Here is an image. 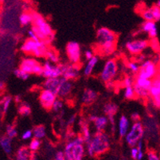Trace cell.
<instances>
[{
	"mask_svg": "<svg viewBox=\"0 0 160 160\" xmlns=\"http://www.w3.org/2000/svg\"><path fill=\"white\" fill-rule=\"evenodd\" d=\"M32 14H33V21L31 29L35 32L40 40L45 41L49 45L55 40V33L51 26L39 13L32 11Z\"/></svg>",
	"mask_w": 160,
	"mask_h": 160,
	"instance_id": "2",
	"label": "cell"
},
{
	"mask_svg": "<svg viewBox=\"0 0 160 160\" xmlns=\"http://www.w3.org/2000/svg\"><path fill=\"white\" fill-rule=\"evenodd\" d=\"M135 84L137 85L138 86L141 87V88H146V89H150V88L152 85V81L151 79H147V78H140L139 76H137L135 78Z\"/></svg>",
	"mask_w": 160,
	"mask_h": 160,
	"instance_id": "28",
	"label": "cell"
},
{
	"mask_svg": "<svg viewBox=\"0 0 160 160\" xmlns=\"http://www.w3.org/2000/svg\"><path fill=\"white\" fill-rule=\"evenodd\" d=\"M42 77L45 78H55L62 77V69L60 63L54 64L46 60L43 63Z\"/></svg>",
	"mask_w": 160,
	"mask_h": 160,
	"instance_id": "13",
	"label": "cell"
},
{
	"mask_svg": "<svg viewBox=\"0 0 160 160\" xmlns=\"http://www.w3.org/2000/svg\"><path fill=\"white\" fill-rule=\"evenodd\" d=\"M99 62V58L97 56H94L89 59V60L87 61V63L85 65V68H84V70H83V74L85 77H89L92 74L93 72L94 69L95 67L97 66V63Z\"/></svg>",
	"mask_w": 160,
	"mask_h": 160,
	"instance_id": "21",
	"label": "cell"
},
{
	"mask_svg": "<svg viewBox=\"0 0 160 160\" xmlns=\"http://www.w3.org/2000/svg\"><path fill=\"white\" fill-rule=\"evenodd\" d=\"M147 157H148V159L149 160H159L160 157L156 152L153 151H148V154H147Z\"/></svg>",
	"mask_w": 160,
	"mask_h": 160,
	"instance_id": "46",
	"label": "cell"
},
{
	"mask_svg": "<svg viewBox=\"0 0 160 160\" xmlns=\"http://www.w3.org/2000/svg\"><path fill=\"white\" fill-rule=\"evenodd\" d=\"M138 155H139V149L136 146L132 147L130 150V156L132 159L137 160L138 159Z\"/></svg>",
	"mask_w": 160,
	"mask_h": 160,
	"instance_id": "45",
	"label": "cell"
},
{
	"mask_svg": "<svg viewBox=\"0 0 160 160\" xmlns=\"http://www.w3.org/2000/svg\"><path fill=\"white\" fill-rule=\"evenodd\" d=\"M133 87H134V89H135V92H136V97H139V98L145 99V98H148V97L150 96V92L148 89L141 88V87L138 86V85H136V84H134Z\"/></svg>",
	"mask_w": 160,
	"mask_h": 160,
	"instance_id": "32",
	"label": "cell"
},
{
	"mask_svg": "<svg viewBox=\"0 0 160 160\" xmlns=\"http://www.w3.org/2000/svg\"><path fill=\"white\" fill-rule=\"evenodd\" d=\"M19 68L22 70L26 71L30 74H35V75L42 77L43 65H41L35 58H25L21 61Z\"/></svg>",
	"mask_w": 160,
	"mask_h": 160,
	"instance_id": "7",
	"label": "cell"
},
{
	"mask_svg": "<svg viewBox=\"0 0 160 160\" xmlns=\"http://www.w3.org/2000/svg\"><path fill=\"white\" fill-rule=\"evenodd\" d=\"M61 81H62V77L55 78H46L42 84V88L50 90V91L53 92L54 93L57 94Z\"/></svg>",
	"mask_w": 160,
	"mask_h": 160,
	"instance_id": "20",
	"label": "cell"
},
{
	"mask_svg": "<svg viewBox=\"0 0 160 160\" xmlns=\"http://www.w3.org/2000/svg\"><path fill=\"white\" fill-rule=\"evenodd\" d=\"M85 144L89 145L93 150L96 156H101L108 151L111 147V139L104 132H97L94 134L90 142Z\"/></svg>",
	"mask_w": 160,
	"mask_h": 160,
	"instance_id": "4",
	"label": "cell"
},
{
	"mask_svg": "<svg viewBox=\"0 0 160 160\" xmlns=\"http://www.w3.org/2000/svg\"><path fill=\"white\" fill-rule=\"evenodd\" d=\"M4 1H5V0H0V2H1V3H2V2H3Z\"/></svg>",
	"mask_w": 160,
	"mask_h": 160,
	"instance_id": "61",
	"label": "cell"
},
{
	"mask_svg": "<svg viewBox=\"0 0 160 160\" xmlns=\"http://www.w3.org/2000/svg\"><path fill=\"white\" fill-rule=\"evenodd\" d=\"M22 98L21 95H17V96H15V97H14V101H15V103H17V104H19L22 101Z\"/></svg>",
	"mask_w": 160,
	"mask_h": 160,
	"instance_id": "56",
	"label": "cell"
},
{
	"mask_svg": "<svg viewBox=\"0 0 160 160\" xmlns=\"http://www.w3.org/2000/svg\"><path fill=\"white\" fill-rule=\"evenodd\" d=\"M152 100H153L154 104H155L157 108H160V95L157 96V97H153Z\"/></svg>",
	"mask_w": 160,
	"mask_h": 160,
	"instance_id": "54",
	"label": "cell"
},
{
	"mask_svg": "<svg viewBox=\"0 0 160 160\" xmlns=\"http://www.w3.org/2000/svg\"><path fill=\"white\" fill-rule=\"evenodd\" d=\"M13 97L10 95H5L1 100V105H2V112L7 114L10 108L11 103L13 101Z\"/></svg>",
	"mask_w": 160,
	"mask_h": 160,
	"instance_id": "30",
	"label": "cell"
},
{
	"mask_svg": "<svg viewBox=\"0 0 160 160\" xmlns=\"http://www.w3.org/2000/svg\"><path fill=\"white\" fill-rule=\"evenodd\" d=\"M136 62H139V64L142 63V62H144V61H146V56H145L144 54H142V53H140V54L137 55V58H136Z\"/></svg>",
	"mask_w": 160,
	"mask_h": 160,
	"instance_id": "53",
	"label": "cell"
},
{
	"mask_svg": "<svg viewBox=\"0 0 160 160\" xmlns=\"http://www.w3.org/2000/svg\"><path fill=\"white\" fill-rule=\"evenodd\" d=\"M156 5H158V7H160V0H158V1H157V2H156Z\"/></svg>",
	"mask_w": 160,
	"mask_h": 160,
	"instance_id": "60",
	"label": "cell"
},
{
	"mask_svg": "<svg viewBox=\"0 0 160 160\" xmlns=\"http://www.w3.org/2000/svg\"><path fill=\"white\" fill-rule=\"evenodd\" d=\"M151 10L152 11V14L154 16V21L159 22L160 21V7L158 5H154L151 7Z\"/></svg>",
	"mask_w": 160,
	"mask_h": 160,
	"instance_id": "42",
	"label": "cell"
},
{
	"mask_svg": "<svg viewBox=\"0 0 160 160\" xmlns=\"http://www.w3.org/2000/svg\"><path fill=\"white\" fill-rule=\"evenodd\" d=\"M62 69V77L69 81L76 80L80 76V66L79 64L69 63H60Z\"/></svg>",
	"mask_w": 160,
	"mask_h": 160,
	"instance_id": "14",
	"label": "cell"
},
{
	"mask_svg": "<svg viewBox=\"0 0 160 160\" xmlns=\"http://www.w3.org/2000/svg\"><path fill=\"white\" fill-rule=\"evenodd\" d=\"M156 22L144 21L141 24L140 30L144 33H148L150 38H155L158 36V29H157Z\"/></svg>",
	"mask_w": 160,
	"mask_h": 160,
	"instance_id": "17",
	"label": "cell"
},
{
	"mask_svg": "<svg viewBox=\"0 0 160 160\" xmlns=\"http://www.w3.org/2000/svg\"><path fill=\"white\" fill-rule=\"evenodd\" d=\"M149 46H151V49L154 50L155 53H159L160 52V44L157 38H151L149 42Z\"/></svg>",
	"mask_w": 160,
	"mask_h": 160,
	"instance_id": "40",
	"label": "cell"
},
{
	"mask_svg": "<svg viewBox=\"0 0 160 160\" xmlns=\"http://www.w3.org/2000/svg\"><path fill=\"white\" fill-rule=\"evenodd\" d=\"M104 85H105V88L108 90H109V91H112L115 88V87H116V83H115V81L113 80L107 81V82L104 83Z\"/></svg>",
	"mask_w": 160,
	"mask_h": 160,
	"instance_id": "48",
	"label": "cell"
},
{
	"mask_svg": "<svg viewBox=\"0 0 160 160\" xmlns=\"http://www.w3.org/2000/svg\"><path fill=\"white\" fill-rule=\"evenodd\" d=\"M145 134L144 127L140 121L133 122L131 128L125 136V142L130 148L137 145L139 140L143 139Z\"/></svg>",
	"mask_w": 160,
	"mask_h": 160,
	"instance_id": "6",
	"label": "cell"
},
{
	"mask_svg": "<svg viewBox=\"0 0 160 160\" xmlns=\"http://www.w3.org/2000/svg\"><path fill=\"white\" fill-rule=\"evenodd\" d=\"M14 75L18 79L22 80V81H27L30 78V74L27 72L26 71L22 70L21 68H18V69H16L14 70Z\"/></svg>",
	"mask_w": 160,
	"mask_h": 160,
	"instance_id": "34",
	"label": "cell"
},
{
	"mask_svg": "<svg viewBox=\"0 0 160 160\" xmlns=\"http://www.w3.org/2000/svg\"><path fill=\"white\" fill-rule=\"evenodd\" d=\"M117 38V34L107 27L97 29L96 38L100 55L108 57L115 53Z\"/></svg>",
	"mask_w": 160,
	"mask_h": 160,
	"instance_id": "1",
	"label": "cell"
},
{
	"mask_svg": "<svg viewBox=\"0 0 160 160\" xmlns=\"http://www.w3.org/2000/svg\"><path fill=\"white\" fill-rule=\"evenodd\" d=\"M31 106L27 101H22L18 107V112L22 117H27L31 114Z\"/></svg>",
	"mask_w": 160,
	"mask_h": 160,
	"instance_id": "27",
	"label": "cell"
},
{
	"mask_svg": "<svg viewBox=\"0 0 160 160\" xmlns=\"http://www.w3.org/2000/svg\"><path fill=\"white\" fill-rule=\"evenodd\" d=\"M58 96L53 92L46 88H43L39 94V103L41 106L46 110H51Z\"/></svg>",
	"mask_w": 160,
	"mask_h": 160,
	"instance_id": "12",
	"label": "cell"
},
{
	"mask_svg": "<svg viewBox=\"0 0 160 160\" xmlns=\"http://www.w3.org/2000/svg\"><path fill=\"white\" fill-rule=\"evenodd\" d=\"M79 127L80 131H81V135L84 138V139H85V143L90 142L92 137V135L91 132H90L89 125H88V122L85 119L81 118V120H79Z\"/></svg>",
	"mask_w": 160,
	"mask_h": 160,
	"instance_id": "19",
	"label": "cell"
},
{
	"mask_svg": "<svg viewBox=\"0 0 160 160\" xmlns=\"http://www.w3.org/2000/svg\"><path fill=\"white\" fill-rule=\"evenodd\" d=\"M3 88H4V84L2 81H1V82H0V88H1V90H2L3 89Z\"/></svg>",
	"mask_w": 160,
	"mask_h": 160,
	"instance_id": "59",
	"label": "cell"
},
{
	"mask_svg": "<svg viewBox=\"0 0 160 160\" xmlns=\"http://www.w3.org/2000/svg\"><path fill=\"white\" fill-rule=\"evenodd\" d=\"M76 120H77V115L76 114H72L69 116V120L67 121V125L68 126H72V125L75 123Z\"/></svg>",
	"mask_w": 160,
	"mask_h": 160,
	"instance_id": "51",
	"label": "cell"
},
{
	"mask_svg": "<svg viewBox=\"0 0 160 160\" xmlns=\"http://www.w3.org/2000/svg\"><path fill=\"white\" fill-rule=\"evenodd\" d=\"M63 108H64V101L62 100V98L58 97L57 100H55V102L54 104H53L52 109H53L55 112H61L62 110H63Z\"/></svg>",
	"mask_w": 160,
	"mask_h": 160,
	"instance_id": "39",
	"label": "cell"
},
{
	"mask_svg": "<svg viewBox=\"0 0 160 160\" xmlns=\"http://www.w3.org/2000/svg\"><path fill=\"white\" fill-rule=\"evenodd\" d=\"M12 139L7 135L2 136L0 139V147L4 153L7 155H10L12 153Z\"/></svg>",
	"mask_w": 160,
	"mask_h": 160,
	"instance_id": "23",
	"label": "cell"
},
{
	"mask_svg": "<svg viewBox=\"0 0 160 160\" xmlns=\"http://www.w3.org/2000/svg\"><path fill=\"white\" fill-rule=\"evenodd\" d=\"M97 117H98V116H97V115L92 114V115H90V116H88V120L89 122H91V123H93V122L97 120Z\"/></svg>",
	"mask_w": 160,
	"mask_h": 160,
	"instance_id": "55",
	"label": "cell"
},
{
	"mask_svg": "<svg viewBox=\"0 0 160 160\" xmlns=\"http://www.w3.org/2000/svg\"><path fill=\"white\" fill-rule=\"evenodd\" d=\"M157 71V64H155L153 60L147 59L140 64V69L137 76L140 78L152 80L156 76Z\"/></svg>",
	"mask_w": 160,
	"mask_h": 160,
	"instance_id": "10",
	"label": "cell"
},
{
	"mask_svg": "<svg viewBox=\"0 0 160 160\" xmlns=\"http://www.w3.org/2000/svg\"><path fill=\"white\" fill-rule=\"evenodd\" d=\"M66 160H81L86 154L85 142L84 138L80 136H74L68 140L64 148Z\"/></svg>",
	"mask_w": 160,
	"mask_h": 160,
	"instance_id": "3",
	"label": "cell"
},
{
	"mask_svg": "<svg viewBox=\"0 0 160 160\" xmlns=\"http://www.w3.org/2000/svg\"><path fill=\"white\" fill-rule=\"evenodd\" d=\"M118 72V64L115 59L111 58L105 62L100 72V78L104 83L112 81L116 78Z\"/></svg>",
	"mask_w": 160,
	"mask_h": 160,
	"instance_id": "8",
	"label": "cell"
},
{
	"mask_svg": "<svg viewBox=\"0 0 160 160\" xmlns=\"http://www.w3.org/2000/svg\"><path fill=\"white\" fill-rule=\"evenodd\" d=\"M27 34H28V37L30 38L33 39V40L34 41H40V38H38V36L36 34V33L34 31H33L32 29H30V30H28V32H27Z\"/></svg>",
	"mask_w": 160,
	"mask_h": 160,
	"instance_id": "49",
	"label": "cell"
},
{
	"mask_svg": "<svg viewBox=\"0 0 160 160\" xmlns=\"http://www.w3.org/2000/svg\"><path fill=\"white\" fill-rule=\"evenodd\" d=\"M33 138L42 139L46 136V129L44 125H38L33 128Z\"/></svg>",
	"mask_w": 160,
	"mask_h": 160,
	"instance_id": "29",
	"label": "cell"
},
{
	"mask_svg": "<svg viewBox=\"0 0 160 160\" xmlns=\"http://www.w3.org/2000/svg\"><path fill=\"white\" fill-rule=\"evenodd\" d=\"M94 127L97 132H104L109 124L108 117L107 116H98L97 120L93 122Z\"/></svg>",
	"mask_w": 160,
	"mask_h": 160,
	"instance_id": "22",
	"label": "cell"
},
{
	"mask_svg": "<svg viewBox=\"0 0 160 160\" xmlns=\"http://www.w3.org/2000/svg\"><path fill=\"white\" fill-rule=\"evenodd\" d=\"M143 158H144V152H143V150H139V155H138L137 160H142Z\"/></svg>",
	"mask_w": 160,
	"mask_h": 160,
	"instance_id": "57",
	"label": "cell"
},
{
	"mask_svg": "<svg viewBox=\"0 0 160 160\" xmlns=\"http://www.w3.org/2000/svg\"><path fill=\"white\" fill-rule=\"evenodd\" d=\"M149 92L150 97H151L152 98L160 95V86L159 85H155V84L152 83V85H151V87L149 89Z\"/></svg>",
	"mask_w": 160,
	"mask_h": 160,
	"instance_id": "41",
	"label": "cell"
},
{
	"mask_svg": "<svg viewBox=\"0 0 160 160\" xmlns=\"http://www.w3.org/2000/svg\"><path fill=\"white\" fill-rule=\"evenodd\" d=\"M141 16L145 21H154V16L151 10V7L142 10V13H141Z\"/></svg>",
	"mask_w": 160,
	"mask_h": 160,
	"instance_id": "38",
	"label": "cell"
},
{
	"mask_svg": "<svg viewBox=\"0 0 160 160\" xmlns=\"http://www.w3.org/2000/svg\"><path fill=\"white\" fill-rule=\"evenodd\" d=\"M135 84V79L132 76H126L123 80V85L124 87L133 86Z\"/></svg>",
	"mask_w": 160,
	"mask_h": 160,
	"instance_id": "43",
	"label": "cell"
},
{
	"mask_svg": "<svg viewBox=\"0 0 160 160\" xmlns=\"http://www.w3.org/2000/svg\"><path fill=\"white\" fill-rule=\"evenodd\" d=\"M119 111V106L113 102L106 103L103 107V112L107 116H116V113Z\"/></svg>",
	"mask_w": 160,
	"mask_h": 160,
	"instance_id": "25",
	"label": "cell"
},
{
	"mask_svg": "<svg viewBox=\"0 0 160 160\" xmlns=\"http://www.w3.org/2000/svg\"><path fill=\"white\" fill-rule=\"evenodd\" d=\"M65 53L69 62L81 65V48L79 43L75 41L69 42L65 47Z\"/></svg>",
	"mask_w": 160,
	"mask_h": 160,
	"instance_id": "9",
	"label": "cell"
},
{
	"mask_svg": "<svg viewBox=\"0 0 160 160\" xmlns=\"http://www.w3.org/2000/svg\"><path fill=\"white\" fill-rule=\"evenodd\" d=\"M118 135L120 138H125L131 128L130 120L124 115H122L118 120Z\"/></svg>",
	"mask_w": 160,
	"mask_h": 160,
	"instance_id": "16",
	"label": "cell"
},
{
	"mask_svg": "<svg viewBox=\"0 0 160 160\" xmlns=\"http://www.w3.org/2000/svg\"><path fill=\"white\" fill-rule=\"evenodd\" d=\"M48 49V44L45 41H34L30 38L20 46V50L23 53L33 55L36 58H43L46 56Z\"/></svg>",
	"mask_w": 160,
	"mask_h": 160,
	"instance_id": "5",
	"label": "cell"
},
{
	"mask_svg": "<svg viewBox=\"0 0 160 160\" xmlns=\"http://www.w3.org/2000/svg\"><path fill=\"white\" fill-rule=\"evenodd\" d=\"M33 155V151H30L29 147H22L16 152L15 158L17 160H29L31 159L32 155Z\"/></svg>",
	"mask_w": 160,
	"mask_h": 160,
	"instance_id": "24",
	"label": "cell"
},
{
	"mask_svg": "<svg viewBox=\"0 0 160 160\" xmlns=\"http://www.w3.org/2000/svg\"><path fill=\"white\" fill-rule=\"evenodd\" d=\"M41 144H42V142H41V139H36V138H33L30 140V144H29V148L30 149V151H33V152H36L38 150H39L40 148Z\"/></svg>",
	"mask_w": 160,
	"mask_h": 160,
	"instance_id": "36",
	"label": "cell"
},
{
	"mask_svg": "<svg viewBox=\"0 0 160 160\" xmlns=\"http://www.w3.org/2000/svg\"><path fill=\"white\" fill-rule=\"evenodd\" d=\"M149 46V42L146 39H136V40L128 42L125 44L126 49L134 56H137L142 53L143 50Z\"/></svg>",
	"mask_w": 160,
	"mask_h": 160,
	"instance_id": "11",
	"label": "cell"
},
{
	"mask_svg": "<svg viewBox=\"0 0 160 160\" xmlns=\"http://www.w3.org/2000/svg\"><path fill=\"white\" fill-rule=\"evenodd\" d=\"M6 135L11 139H14L18 136V131L13 125L8 124L6 126Z\"/></svg>",
	"mask_w": 160,
	"mask_h": 160,
	"instance_id": "35",
	"label": "cell"
},
{
	"mask_svg": "<svg viewBox=\"0 0 160 160\" xmlns=\"http://www.w3.org/2000/svg\"><path fill=\"white\" fill-rule=\"evenodd\" d=\"M140 114H139V112H135L132 113V115H131V120L133 122L140 121Z\"/></svg>",
	"mask_w": 160,
	"mask_h": 160,
	"instance_id": "50",
	"label": "cell"
},
{
	"mask_svg": "<svg viewBox=\"0 0 160 160\" xmlns=\"http://www.w3.org/2000/svg\"><path fill=\"white\" fill-rule=\"evenodd\" d=\"M84 55H85V58L87 61L89 60L92 57L95 56L93 51H92L91 49H87V50H85V53H84Z\"/></svg>",
	"mask_w": 160,
	"mask_h": 160,
	"instance_id": "52",
	"label": "cell"
},
{
	"mask_svg": "<svg viewBox=\"0 0 160 160\" xmlns=\"http://www.w3.org/2000/svg\"><path fill=\"white\" fill-rule=\"evenodd\" d=\"M45 58H46V60L49 61V62H52V63L58 64L59 62H60V58H59L58 53H57L55 50L51 49H48Z\"/></svg>",
	"mask_w": 160,
	"mask_h": 160,
	"instance_id": "31",
	"label": "cell"
},
{
	"mask_svg": "<svg viewBox=\"0 0 160 160\" xmlns=\"http://www.w3.org/2000/svg\"><path fill=\"white\" fill-rule=\"evenodd\" d=\"M153 62H155V64H157L158 62H160V57L158 56V55H156V56L155 57V58L153 59Z\"/></svg>",
	"mask_w": 160,
	"mask_h": 160,
	"instance_id": "58",
	"label": "cell"
},
{
	"mask_svg": "<svg viewBox=\"0 0 160 160\" xmlns=\"http://www.w3.org/2000/svg\"><path fill=\"white\" fill-rule=\"evenodd\" d=\"M33 137V129H27V130H26L22 134L21 136L22 139H23V140H29V139H31Z\"/></svg>",
	"mask_w": 160,
	"mask_h": 160,
	"instance_id": "44",
	"label": "cell"
},
{
	"mask_svg": "<svg viewBox=\"0 0 160 160\" xmlns=\"http://www.w3.org/2000/svg\"><path fill=\"white\" fill-rule=\"evenodd\" d=\"M98 98V93L94 89L85 88L81 96V103L85 105H90L96 102Z\"/></svg>",
	"mask_w": 160,
	"mask_h": 160,
	"instance_id": "18",
	"label": "cell"
},
{
	"mask_svg": "<svg viewBox=\"0 0 160 160\" xmlns=\"http://www.w3.org/2000/svg\"><path fill=\"white\" fill-rule=\"evenodd\" d=\"M54 159L56 160H65V155L64 151H58L55 153Z\"/></svg>",
	"mask_w": 160,
	"mask_h": 160,
	"instance_id": "47",
	"label": "cell"
},
{
	"mask_svg": "<svg viewBox=\"0 0 160 160\" xmlns=\"http://www.w3.org/2000/svg\"><path fill=\"white\" fill-rule=\"evenodd\" d=\"M123 97L126 100H135L136 98V94L133 86L124 87V91H123Z\"/></svg>",
	"mask_w": 160,
	"mask_h": 160,
	"instance_id": "33",
	"label": "cell"
},
{
	"mask_svg": "<svg viewBox=\"0 0 160 160\" xmlns=\"http://www.w3.org/2000/svg\"><path fill=\"white\" fill-rule=\"evenodd\" d=\"M72 89V84L69 80H67L62 77V81L61 84L58 87V92H57V96L59 98H66L67 97H69V94L71 93Z\"/></svg>",
	"mask_w": 160,
	"mask_h": 160,
	"instance_id": "15",
	"label": "cell"
},
{
	"mask_svg": "<svg viewBox=\"0 0 160 160\" xmlns=\"http://www.w3.org/2000/svg\"><path fill=\"white\" fill-rule=\"evenodd\" d=\"M19 22L22 27H27L30 24H33V17L32 12H28V11H24L19 15Z\"/></svg>",
	"mask_w": 160,
	"mask_h": 160,
	"instance_id": "26",
	"label": "cell"
},
{
	"mask_svg": "<svg viewBox=\"0 0 160 160\" xmlns=\"http://www.w3.org/2000/svg\"><path fill=\"white\" fill-rule=\"evenodd\" d=\"M127 68L134 74H137L140 69V64L137 62H130L127 64Z\"/></svg>",
	"mask_w": 160,
	"mask_h": 160,
	"instance_id": "37",
	"label": "cell"
}]
</instances>
